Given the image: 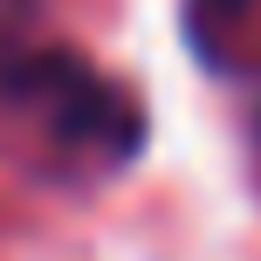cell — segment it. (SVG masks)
<instances>
[{
  "label": "cell",
  "mask_w": 261,
  "mask_h": 261,
  "mask_svg": "<svg viewBox=\"0 0 261 261\" xmlns=\"http://www.w3.org/2000/svg\"><path fill=\"white\" fill-rule=\"evenodd\" d=\"M0 103L35 117L55 144L90 151L103 165L144 151V110L124 83H110L103 69H90L76 48L28 35L21 21H0Z\"/></svg>",
  "instance_id": "cell-1"
},
{
  "label": "cell",
  "mask_w": 261,
  "mask_h": 261,
  "mask_svg": "<svg viewBox=\"0 0 261 261\" xmlns=\"http://www.w3.org/2000/svg\"><path fill=\"white\" fill-rule=\"evenodd\" d=\"M186 7H193V28L220 21V35H227V28H241V21H248V0H186Z\"/></svg>",
  "instance_id": "cell-2"
}]
</instances>
